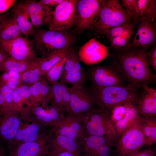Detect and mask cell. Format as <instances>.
Wrapping results in <instances>:
<instances>
[{"mask_svg":"<svg viewBox=\"0 0 156 156\" xmlns=\"http://www.w3.org/2000/svg\"><path fill=\"white\" fill-rule=\"evenodd\" d=\"M135 23L133 21L128 22L105 31L102 34V35L110 42L112 38L122 34L127 31L135 27Z\"/></svg>","mask_w":156,"mask_h":156,"instance_id":"cell-35","label":"cell"},{"mask_svg":"<svg viewBox=\"0 0 156 156\" xmlns=\"http://www.w3.org/2000/svg\"><path fill=\"white\" fill-rule=\"evenodd\" d=\"M147 56L150 64L156 71V45L151 47L148 51Z\"/></svg>","mask_w":156,"mask_h":156,"instance_id":"cell-44","label":"cell"},{"mask_svg":"<svg viewBox=\"0 0 156 156\" xmlns=\"http://www.w3.org/2000/svg\"><path fill=\"white\" fill-rule=\"evenodd\" d=\"M0 46L11 57L17 60L32 61L38 59L31 40L22 36L2 41Z\"/></svg>","mask_w":156,"mask_h":156,"instance_id":"cell-13","label":"cell"},{"mask_svg":"<svg viewBox=\"0 0 156 156\" xmlns=\"http://www.w3.org/2000/svg\"><path fill=\"white\" fill-rule=\"evenodd\" d=\"M46 58L41 57L32 61L28 67L19 74L20 84L30 86L39 80L42 76L40 69L41 64Z\"/></svg>","mask_w":156,"mask_h":156,"instance_id":"cell-24","label":"cell"},{"mask_svg":"<svg viewBox=\"0 0 156 156\" xmlns=\"http://www.w3.org/2000/svg\"><path fill=\"white\" fill-rule=\"evenodd\" d=\"M47 156H81L80 154L73 153L67 152H62L57 153H53L49 151Z\"/></svg>","mask_w":156,"mask_h":156,"instance_id":"cell-48","label":"cell"},{"mask_svg":"<svg viewBox=\"0 0 156 156\" xmlns=\"http://www.w3.org/2000/svg\"><path fill=\"white\" fill-rule=\"evenodd\" d=\"M51 85L49 93L40 103L41 105L46 107L50 104L64 113L66 112L70 102L69 87L60 81Z\"/></svg>","mask_w":156,"mask_h":156,"instance_id":"cell-18","label":"cell"},{"mask_svg":"<svg viewBox=\"0 0 156 156\" xmlns=\"http://www.w3.org/2000/svg\"><path fill=\"white\" fill-rule=\"evenodd\" d=\"M101 0H78L76 4L77 22L76 30L81 33L92 30L97 19Z\"/></svg>","mask_w":156,"mask_h":156,"instance_id":"cell-10","label":"cell"},{"mask_svg":"<svg viewBox=\"0 0 156 156\" xmlns=\"http://www.w3.org/2000/svg\"><path fill=\"white\" fill-rule=\"evenodd\" d=\"M8 14H7L0 15V26L3 20L7 16Z\"/></svg>","mask_w":156,"mask_h":156,"instance_id":"cell-51","label":"cell"},{"mask_svg":"<svg viewBox=\"0 0 156 156\" xmlns=\"http://www.w3.org/2000/svg\"><path fill=\"white\" fill-rule=\"evenodd\" d=\"M16 2V0H0V15L6 12L14 5Z\"/></svg>","mask_w":156,"mask_h":156,"instance_id":"cell-45","label":"cell"},{"mask_svg":"<svg viewBox=\"0 0 156 156\" xmlns=\"http://www.w3.org/2000/svg\"><path fill=\"white\" fill-rule=\"evenodd\" d=\"M129 156H155V153L150 149H146L140 150Z\"/></svg>","mask_w":156,"mask_h":156,"instance_id":"cell-46","label":"cell"},{"mask_svg":"<svg viewBox=\"0 0 156 156\" xmlns=\"http://www.w3.org/2000/svg\"><path fill=\"white\" fill-rule=\"evenodd\" d=\"M21 114L19 128L12 146L8 150L20 144L36 140L43 131L44 126L33 116L29 111Z\"/></svg>","mask_w":156,"mask_h":156,"instance_id":"cell-12","label":"cell"},{"mask_svg":"<svg viewBox=\"0 0 156 156\" xmlns=\"http://www.w3.org/2000/svg\"><path fill=\"white\" fill-rule=\"evenodd\" d=\"M31 40L34 47L42 57L46 58L50 54L70 48L75 43V36L68 30L56 31L35 29Z\"/></svg>","mask_w":156,"mask_h":156,"instance_id":"cell-2","label":"cell"},{"mask_svg":"<svg viewBox=\"0 0 156 156\" xmlns=\"http://www.w3.org/2000/svg\"><path fill=\"white\" fill-rule=\"evenodd\" d=\"M64 0H40V3L49 7L54 5L57 6L63 1Z\"/></svg>","mask_w":156,"mask_h":156,"instance_id":"cell-47","label":"cell"},{"mask_svg":"<svg viewBox=\"0 0 156 156\" xmlns=\"http://www.w3.org/2000/svg\"><path fill=\"white\" fill-rule=\"evenodd\" d=\"M22 3L28 12L31 22L35 29L50 24L52 11L49 7L35 0H27Z\"/></svg>","mask_w":156,"mask_h":156,"instance_id":"cell-19","label":"cell"},{"mask_svg":"<svg viewBox=\"0 0 156 156\" xmlns=\"http://www.w3.org/2000/svg\"><path fill=\"white\" fill-rule=\"evenodd\" d=\"M92 88L112 86H124V80L117 70L111 64L94 65L89 71Z\"/></svg>","mask_w":156,"mask_h":156,"instance_id":"cell-9","label":"cell"},{"mask_svg":"<svg viewBox=\"0 0 156 156\" xmlns=\"http://www.w3.org/2000/svg\"><path fill=\"white\" fill-rule=\"evenodd\" d=\"M7 150L0 144V156H5Z\"/></svg>","mask_w":156,"mask_h":156,"instance_id":"cell-50","label":"cell"},{"mask_svg":"<svg viewBox=\"0 0 156 156\" xmlns=\"http://www.w3.org/2000/svg\"><path fill=\"white\" fill-rule=\"evenodd\" d=\"M66 60L65 57L53 66L45 75L47 81L51 84L59 81Z\"/></svg>","mask_w":156,"mask_h":156,"instance_id":"cell-36","label":"cell"},{"mask_svg":"<svg viewBox=\"0 0 156 156\" xmlns=\"http://www.w3.org/2000/svg\"><path fill=\"white\" fill-rule=\"evenodd\" d=\"M30 113L44 127H52L55 125L64 115V113L50 105L43 107L40 103L32 105L29 110Z\"/></svg>","mask_w":156,"mask_h":156,"instance_id":"cell-20","label":"cell"},{"mask_svg":"<svg viewBox=\"0 0 156 156\" xmlns=\"http://www.w3.org/2000/svg\"><path fill=\"white\" fill-rule=\"evenodd\" d=\"M124 104L126 108V114L122 119L115 124L118 135H120L141 118L134 104L130 102Z\"/></svg>","mask_w":156,"mask_h":156,"instance_id":"cell-26","label":"cell"},{"mask_svg":"<svg viewBox=\"0 0 156 156\" xmlns=\"http://www.w3.org/2000/svg\"><path fill=\"white\" fill-rule=\"evenodd\" d=\"M12 16L15 19L20 30L25 37L29 38L35 29L28 20L29 14L22 3L17 4L12 11Z\"/></svg>","mask_w":156,"mask_h":156,"instance_id":"cell-22","label":"cell"},{"mask_svg":"<svg viewBox=\"0 0 156 156\" xmlns=\"http://www.w3.org/2000/svg\"><path fill=\"white\" fill-rule=\"evenodd\" d=\"M70 48L52 53L45 58L40 66L42 75H45L53 66L64 57Z\"/></svg>","mask_w":156,"mask_h":156,"instance_id":"cell-33","label":"cell"},{"mask_svg":"<svg viewBox=\"0 0 156 156\" xmlns=\"http://www.w3.org/2000/svg\"><path fill=\"white\" fill-rule=\"evenodd\" d=\"M135 27L127 31L122 34L112 38L110 41L109 48L117 50L126 48L132 39Z\"/></svg>","mask_w":156,"mask_h":156,"instance_id":"cell-34","label":"cell"},{"mask_svg":"<svg viewBox=\"0 0 156 156\" xmlns=\"http://www.w3.org/2000/svg\"><path fill=\"white\" fill-rule=\"evenodd\" d=\"M109 49L95 38H91L79 48V59L86 65L98 64L110 56Z\"/></svg>","mask_w":156,"mask_h":156,"instance_id":"cell-15","label":"cell"},{"mask_svg":"<svg viewBox=\"0 0 156 156\" xmlns=\"http://www.w3.org/2000/svg\"><path fill=\"white\" fill-rule=\"evenodd\" d=\"M137 30L127 48L135 47L149 48L155 45L156 23L138 20Z\"/></svg>","mask_w":156,"mask_h":156,"instance_id":"cell-17","label":"cell"},{"mask_svg":"<svg viewBox=\"0 0 156 156\" xmlns=\"http://www.w3.org/2000/svg\"><path fill=\"white\" fill-rule=\"evenodd\" d=\"M22 34L14 18L7 15L0 26V42L13 40Z\"/></svg>","mask_w":156,"mask_h":156,"instance_id":"cell-25","label":"cell"},{"mask_svg":"<svg viewBox=\"0 0 156 156\" xmlns=\"http://www.w3.org/2000/svg\"><path fill=\"white\" fill-rule=\"evenodd\" d=\"M149 48L135 47L113 50L111 64L128 86L137 90L144 85L154 83L156 75L153 73L147 56Z\"/></svg>","mask_w":156,"mask_h":156,"instance_id":"cell-1","label":"cell"},{"mask_svg":"<svg viewBox=\"0 0 156 156\" xmlns=\"http://www.w3.org/2000/svg\"><path fill=\"white\" fill-rule=\"evenodd\" d=\"M53 133L54 135L52 136L50 152H67L80 154L82 141L65 135Z\"/></svg>","mask_w":156,"mask_h":156,"instance_id":"cell-21","label":"cell"},{"mask_svg":"<svg viewBox=\"0 0 156 156\" xmlns=\"http://www.w3.org/2000/svg\"><path fill=\"white\" fill-rule=\"evenodd\" d=\"M21 84L13 90V109L21 113L29 111L25 106L22 99Z\"/></svg>","mask_w":156,"mask_h":156,"instance_id":"cell-40","label":"cell"},{"mask_svg":"<svg viewBox=\"0 0 156 156\" xmlns=\"http://www.w3.org/2000/svg\"><path fill=\"white\" fill-rule=\"evenodd\" d=\"M18 80L19 81L8 72H4L0 78L1 82L13 90L19 84L16 82Z\"/></svg>","mask_w":156,"mask_h":156,"instance_id":"cell-43","label":"cell"},{"mask_svg":"<svg viewBox=\"0 0 156 156\" xmlns=\"http://www.w3.org/2000/svg\"><path fill=\"white\" fill-rule=\"evenodd\" d=\"M32 61L18 60L9 55L0 64V71L20 74L28 67Z\"/></svg>","mask_w":156,"mask_h":156,"instance_id":"cell-30","label":"cell"},{"mask_svg":"<svg viewBox=\"0 0 156 156\" xmlns=\"http://www.w3.org/2000/svg\"><path fill=\"white\" fill-rule=\"evenodd\" d=\"M52 128V133L77 140L83 141L86 136L84 125L79 118L70 114L64 115Z\"/></svg>","mask_w":156,"mask_h":156,"instance_id":"cell-16","label":"cell"},{"mask_svg":"<svg viewBox=\"0 0 156 156\" xmlns=\"http://www.w3.org/2000/svg\"><path fill=\"white\" fill-rule=\"evenodd\" d=\"M78 0H64L56 6L52 11V18L48 25L50 30L60 31L68 30L77 22L76 4Z\"/></svg>","mask_w":156,"mask_h":156,"instance_id":"cell-6","label":"cell"},{"mask_svg":"<svg viewBox=\"0 0 156 156\" xmlns=\"http://www.w3.org/2000/svg\"><path fill=\"white\" fill-rule=\"evenodd\" d=\"M51 134L43 131L36 140L19 144L8 150L7 156H46L51 148Z\"/></svg>","mask_w":156,"mask_h":156,"instance_id":"cell-11","label":"cell"},{"mask_svg":"<svg viewBox=\"0 0 156 156\" xmlns=\"http://www.w3.org/2000/svg\"><path fill=\"white\" fill-rule=\"evenodd\" d=\"M141 122L145 145L150 146L156 142V117H142Z\"/></svg>","mask_w":156,"mask_h":156,"instance_id":"cell-31","label":"cell"},{"mask_svg":"<svg viewBox=\"0 0 156 156\" xmlns=\"http://www.w3.org/2000/svg\"><path fill=\"white\" fill-rule=\"evenodd\" d=\"M30 86L21 84V91L22 99L25 107L29 109L31 96Z\"/></svg>","mask_w":156,"mask_h":156,"instance_id":"cell-42","label":"cell"},{"mask_svg":"<svg viewBox=\"0 0 156 156\" xmlns=\"http://www.w3.org/2000/svg\"><path fill=\"white\" fill-rule=\"evenodd\" d=\"M132 21L120 0H101L97 19L92 30L96 36H99L109 29Z\"/></svg>","mask_w":156,"mask_h":156,"instance_id":"cell-5","label":"cell"},{"mask_svg":"<svg viewBox=\"0 0 156 156\" xmlns=\"http://www.w3.org/2000/svg\"><path fill=\"white\" fill-rule=\"evenodd\" d=\"M65 57L66 61L60 80L68 71L73 68L77 60L79 59L77 49L73 46L71 47Z\"/></svg>","mask_w":156,"mask_h":156,"instance_id":"cell-37","label":"cell"},{"mask_svg":"<svg viewBox=\"0 0 156 156\" xmlns=\"http://www.w3.org/2000/svg\"><path fill=\"white\" fill-rule=\"evenodd\" d=\"M90 92L96 105L109 111L116 105L127 102H131L136 106L141 94L138 90L128 85L92 88Z\"/></svg>","mask_w":156,"mask_h":156,"instance_id":"cell-4","label":"cell"},{"mask_svg":"<svg viewBox=\"0 0 156 156\" xmlns=\"http://www.w3.org/2000/svg\"><path fill=\"white\" fill-rule=\"evenodd\" d=\"M126 112L124 104L116 105L110 111V118L114 125L124 118Z\"/></svg>","mask_w":156,"mask_h":156,"instance_id":"cell-41","label":"cell"},{"mask_svg":"<svg viewBox=\"0 0 156 156\" xmlns=\"http://www.w3.org/2000/svg\"><path fill=\"white\" fill-rule=\"evenodd\" d=\"M68 87L70 99L66 112L80 117L88 114L95 108L96 104L93 96L83 86Z\"/></svg>","mask_w":156,"mask_h":156,"instance_id":"cell-8","label":"cell"},{"mask_svg":"<svg viewBox=\"0 0 156 156\" xmlns=\"http://www.w3.org/2000/svg\"><path fill=\"white\" fill-rule=\"evenodd\" d=\"M78 117L89 135L105 138L110 147L117 142L118 135L110 118V111L95 107L88 114Z\"/></svg>","mask_w":156,"mask_h":156,"instance_id":"cell-3","label":"cell"},{"mask_svg":"<svg viewBox=\"0 0 156 156\" xmlns=\"http://www.w3.org/2000/svg\"><path fill=\"white\" fill-rule=\"evenodd\" d=\"M137 1L138 11V20L155 21L156 18V0H137Z\"/></svg>","mask_w":156,"mask_h":156,"instance_id":"cell-29","label":"cell"},{"mask_svg":"<svg viewBox=\"0 0 156 156\" xmlns=\"http://www.w3.org/2000/svg\"><path fill=\"white\" fill-rule=\"evenodd\" d=\"M135 106L138 114L143 117L155 116L156 95L151 94L143 90Z\"/></svg>","mask_w":156,"mask_h":156,"instance_id":"cell-23","label":"cell"},{"mask_svg":"<svg viewBox=\"0 0 156 156\" xmlns=\"http://www.w3.org/2000/svg\"><path fill=\"white\" fill-rule=\"evenodd\" d=\"M9 55V54L0 46V64Z\"/></svg>","mask_w":156,"mask_h":156,"instance_id":"cell-49","label":"cell"},{"mask_svg":"<svg viewBox=\"0 0 156 156\" xmlns=\"http://www.w3.org/2000/svg\"><path fill=\"white\" fill-rule=\"evenodd\" d=\"M86 75L81 67L79 59H78L73 69L68 71L59 81L72 86H83L85 84Z\"/></svg>","mask_w":156,"mask_h":156,"instance_id":"cell-28","label":"cell"},{"mask_svg":"<svg viewBox=\"0 0 156 156\" xmlns=\"http://www.w3.org/2000/svg\"><path fill=\"white\" fill-rule=\"evenodd\" d=\"M30 87L31 93L30 107L36 103H41L47 96L50 90V86L44 76L31 85Z\"/></svg>","mask_w":156,"mask_h":156,"instance_id":"cell-27","label":"cell"},{"mask_svg":"<svg viewBox=\"0 0 156 156\" xmlns=\"http://www.w3.org/2000/svg\"><path fill=\"white\" fill-rule=\"evenodd\" d=\"M83 141L82 144L84 156H91L103 146L108 144L105 138L92 135H89Z\"/></svg>","mask_w":156,"mask_h":156,"instance_id":"cell-32","label":"cell"},{"mask_svg":"<svg viewBox=\"0 0 156 156\" xmlns=\"http://www.w3.org/2000/svg\"><path fill=\"white\" fill-rule=\"evenodd\" d=\"M0 92L3 95L5 102L4 108L3 110L0 111V112L13 110V90L0 81Z\"/></svg>","mask_w":156,"mask_h":156,"instance_id":"cell-38","label":"cell"},{"mask_svg":"<svg viewBox=\"0 0 156 156\" xmlns=\"http://www.w3.org/2000/svg\"><path fill=\"white\" fill-rule=\"evenodd\" d=\"M142 117L120 136L117 141L119 156H129L140 150L145 145Z\"/></svg>","mask_w":156,"mask_h":156,"instance_id":"cell-7","label":"cell"},{"mask_svg":"<svg viewBox=\"0 0 156 156\" xmlns=\"http://www.w3.org/2000/svg\"><path fill=\"white\" fill-rule=\"evenodd\" d=\"M121 2L129 16L135 23L138 19L137 0H121Z\"/></svg>","mask_w":156,"mask_h":156,"instance_id":"cell-39","label":"cell"},{"mask_svg":"<svg viewBox=\"0 0 156 156\" xmlns=\"http://www.w3.org/2000/svg\"><path fill=\"white\" fill-rule=\"evenodd\" d=\"M21 114L14 110L0 112V141L11 148L20 125Z\"/></svg>","mask_w":156,"mask_h":156,"instance_id":"cell-14","label":"cell"}]
</instances>
